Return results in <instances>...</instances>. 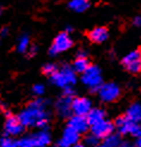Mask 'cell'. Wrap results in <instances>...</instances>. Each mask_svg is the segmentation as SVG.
Segmentation results:
<instances>
[{
    "mask_svg": "<svg viewBox=\"0 0 141 147\" xmlns=\"http://www.w3.org/2000/svg\"><path fill=\"white\" fill-rule=\"evenodd\" d=\"M79 136H80L79 133H77L74 129H72L71 127L67 126V128L63 130L60 140H59V147H71V146H73L74 144H77L79 141Z\"/></svg>",
    "mask_w": 141,
    "mask_h": 147,
    "instance_id": "obj_13",
    "label": "cell"
},
{
    "mask_svg": "<svg viewBox=\"0 0 141 147\" xmlns=\"http://www.w3.org/2000/svg\"><path fill=\"white\" fill-rule=\"evenodd\" d=\"M86 117H87V121L91 126L93 123H97L102 120H104L105 119V111L99 109V108H91V110L87 113Z\"/></svg>",
    "mask_w": 141,
    "mask_h": 147,
    "instance_id": "obj_17",
    "label": "cell"
},
{
    "mask_svg": "<svg viewBox=\"0 0 141 147\" xmlns=\"http://www.w3.org/2000/svg\"><path fill=\"white\" fill-rule=\"evenodd\" d=\"M118 147H133V144L128 140H123V141L121 140L120 144H118Z\"/></svg>",
    "mask_w": 141,
    "mask_h": 147,
    "instance_id": "obj_27",
    "label": "cell"
},
{
    "mask_svg": "<svg viewBox=\"0 0 141 147\" xmlns=\"http://www.w3.org/2000/svg\"><path fill=\"white\" fill-rule=\"evenodd\" d=\"M92 104L91 100L85 97H73L72 104H71V113L73 115H80L86 116L87 113L91 110Z\"/></svg>",
    "mask_w": 141,
    "mask_h": 147,
    "instance_id": "obj_10",
    "label": "cell"
},
{
    "mask_svg": "<svg viewBox=\"0 0 141 147\" xmlns=\"http://www.w3.org/2000/svg\"><path fill=\"white\" fill-rule=\"evenodd\" d=\"M49 144L50 134L47 130H40L31 135H26L17 142L18 147H47Z\"/></svg>",
    "mask_w": 141,
    "mask_h": 147,
    "instance_id": "obj_3",
    "label": "cell"
},
{
    "mask_svg": "<svg viewBox=\"0 0 141 147\" xmlns=\"http://www.w3.org/2000/svg\"><path fill=\"white\" fill-rule=\"evenodd\" d=\"M108 37H109V31L104 26L94 28L88 32V38L93 43H103L108 40Z\"/></svg>",
    "mask_w": 141,
    "mask_h": 147,
    "instance_id": "obj_14",
    "label": "cell"
},
{
    "mask_svg": "<svg viewBox=\"0 0 141 147\" xmlns=\"http://www.w3.org/2000/svg\"><path fill=\"white\" fill-rule=\"evenodd\" d=\"M90 66V62H88L87 56H77L76 61L73 62V69L74 72L78 73H83L85 69H87V67Z\"/></svg>",
    "mask_w": 141,
    "mask_h": 147,
    "instance_id": "obj_19",
    "label": "cell"
},
{
    "mask_svg": "<svg viewBox=\"0 0 141 147\" xmlns=\"http://www.w3.org/2000/svg\"><path fill=\"white\" fill-rule=\"evenodd\" d=\"M120 141H121L120 135L110 134V135H108V136L102 139V141L99 142V146L101 147H118Z\"/></svg>",
    "mask_w": 141,
    "mask_h": 147,
    "instance_id": "obj_20",
    "label": "cell"
},
{
    "mask_svg": "<svg viewBox=\"0 0 141 147\" xmlns=\"http://www.w3.org/2000/svg\"><path fill=\"white\" fill-rule=\"evenodd\" d=\"M125 116L135 123H141V103H133L127 109Z\"/></svg>",
    "mask_w": 141,
    "mask_h": 147,
    "instance_id": "obj_16",
    "label": "cell"
},
{
    "mask_svg": "<svg viewBox=\"0 0 141 147\" xmlns=\"http://www.w3.org/2000/svg\"><path fill=\"white\" fill-rule=\"evenodd\" d=\"M28 51H29V55H30V56H34V55L36 54V51H37V47H36V46H31V47H29Z\"/></svg>",
    "mask_w": 141,
    "mask_h": 147,
    "instance_id": "obj_29",
    "label": "cell"
},
{
    "mask_svg": "<svg viewBox=\"0 0 141 147\" xmlns=\"http://www.w3.org/2000/svg\"><path fill=\"white\" fill-rule=\"evenodd\" d=\"M50 80L54 85L65 89V87L73 86L77 83V76L72 67L63 66L61 68H57L56 72L50 76Z\"/></svg>",
    "mask_w": 141,
    "mask_h": 147,
    "instance_id": "obj_2",
    "label": "cell"
},
{
    "mask_svg": "<svg viewBox=\"0 0 141 147\" xmlns=\"http://www.w3.org/2000/svg\"><path fill=\"white\" fill-rule=\"evenodd\" d=\"M32 92L36 94V96H42L44 93V86L42 84H37L32 87Z\"/></svg>",
    "mask_w": 141,
    "mask_h": 147,
    "instance_id": "obj_25",
    "label": "cell"
},
{
    "mask_svg": "<svg viewBox=\"0 0 141 147\" xmlns=\"http://www.w3.org/2000/svg\"><path fill=\"white\" fill-rule=\"evenodd\" d=\"M140 127L141 126L139 123L130 121L127 116H120L115 122V128L120 131V134H124V135L134 136Z\"/></svg>",
    "mask_w": 141,
    "mask_h": 147,
    "instance_id": "obj_8",
    "label": "cell"
},
{
    "mask_svg": "<svg viewBox=\"0 0 141 147\" xmlns=\"http://www.w3.org/2000/svg\"><path fill=\"white\" fill-rule=\"evenodd\" d=\"M122 65L133 74L141 72V49H135L128 53L122 59Z\"/></svg>",
    "mask_w": 141,
    "mask_h": 147,
    "instance_id": "obj_6",
    "label": "cell"
},
{
    "mask_svg": "<svg viewBox=\"0 0 141 147\" xmlns=\"http://www.w3.org/2000/svg\"><path fill=\"white\" fill-rule=\"evenodd\" d=\"M90 127H91L92 134L96 135L98 139H101V140L103 138L113 134L114 130H115V126L113 124V122H110L107 119L102 120V121H99L97 123H93V124H91Z\"/></svg>",
    "mask_w": 141,
    "mask_h": 147,
    "instance_id": "obj_9",
    "label": "cell"
},
{
    "mask_svg": "<svg viewBox=\"0 0 141 147\" xmlns=\"http://www.w3.org/2000/svg\"><path fill=\"white\" fill-rule=\"evenodd\" d=\"M1 34H3V35H6V34H7V29H6V28H4L3 30H1Z\"/></svg>",
    "mask_w": 141,
    "mask_h": 147,
    "instance_id": "obj_31",
    "label": "cell"
},
{
    "mask_svg": "<svg viewBox=\"0 0 141 147\" xmlns=\"http://www.w3.org/2000/svg\"><path fill=\"white\" fill-rule=\"evenodd\" d=\"M0 147H18L17 141L13 140L12 136H5L0 139Z\"/></svg>",
    "mask_w": 141,
    "mask_h": 147,
    "instance_id": "obj_22",
    "label": "cell"
},
{
    "mask_svg": "<svg viewBox=\"0 0 141 147\" xmlns=\"http://www.w3.org/2000/svg\"><path fill=\"white\" fill-rule=\"evenodd\" d=\"M47 104L48 102L42 98H37L32 100L18 115V120L24 127L46 128L49 117V114L47 111Z\"/></svg>",
    "mask_w": 141,
    "mask_h": 147,
    "instance_id": "obj_1",
    "label": "cell"
},
{
    "mask_svg": "<svg viewBox=\"0 0 141 147\" xmlns=\"http://www.w3.org/2000/svg\"><path fill=\"white\" fill-rule=\"evenodd\" d=\"M99 142H101V139H98L96 135L91 134V135H88L86 139H85V144L87 147H97L99 146Z\"/></svg>",
    "mask_w": 141,
    "mask_h": 147,
    "instance_id": "obj_23",
    "label": "cell"
},
{
    "mask_svg": "<svg viewBox=\"0 0 141 147\" xmlns=\"http://www.w3.org/2000/svg\"><path fill=\"white\" fill-rule=\"evenodd\" d=\"M71 147H87V146H86V145H81V144H78V142H77V144H74V145L71 146Z\"/></svg>",
    "mask_w": 141,
    "mask_h": 147,
    "instance_id": "obj_30",
    "label": "cell"
},
{
    "mask_svg": "<svg viewBox=\"0 0 141 147\" xmlns=\"http://www.w3.org/2000/svg\"><path fill=\"white\" fill-rule=\"evenodd\" d=\"M56 69H57V67H56V66L54 65V63H47V65H44L43 66V73H44V74H46V76H51V74H53V73H55L56 72Z\"/></svg>",
    "mask_w": 141,
    "mask_h": 147,
    "instance_id": "obj_24",
    "label": "cell"
},
{
    "mask_svg": "<svg viewBox=\"0 0 141 147\" xmlns=\"http://www.w3.org/2000/svg\"><path fill=\"white\" fill-rule=\"evenodd\" d=\"M72 98L71 96H63L56 102V111L57 114L62 116V117H66L71 114V104H72Z\"/></svg>",
    "mask_w": 141,
    "mask_h": 147,
    "instance_id": "obj_15",
    "label": "cell"
},
{
    "mask_svg": "<svg viewBox=\"0 0 141 147\" xmlns=\"http://www.w3.org/2000/svg\"><path fill=\"white\" fill-rule=\"evenodd\" d=\"M68 7L72 11L84 12L90 7V0H71L68 3Z\"/></svg>",
    "mask_w": 141,
    "mask_h": 147,
    "instance_id": "obj_18",
    "label": "cell"
},
{
    "mask_svg": "<svg viewBox=\"0 0 141 147\" xmlns=\"http://www.w3.org/2000/svg\"><path fill=\"white\" fill-rule=\"evenodd\" d=\"M29 47H30V38H29V36L22 35L17 43V50L19 53H25V51H28Z\"/></svg>",
    "mask_w": 141,
    "mask_h": 147,
    "instance_id": "obj_21",
    "label": "cell"
},
{
    "mask_svg": "<svg viewBox=\"0 0 141 147\" xmlns=\"http://www.w3.org/2000/svg\"><path fill=\"white\" fill-rule=\"evenodd\" d=\"M81 80L83 83L88 86L92 91H97L99 86L103 84L102 83V73L101 69L97 66H88L87 69H85L81 73Z\"/></svg>",
    "mask_w": 141,
    "mask_h": 147,
    "instance_id": "obj_4",
    "label": "cell"
},
{
    "mask_svg": "<svg viewBox=\"0 0 141 147\" xmlns=\"http://www.w3.org/2000/svg\"><path fill=\"white\" fill-rule=\"evenodd\" d=\"M134 138H135L134 146H135V147H141V127L139 128V130H138L136 133H135Z\"/></svg>",
    "mask_w": 141,
    "mask_h": 147,
    "instance_id": "obj_26",
    "label": "cell"
},
{
    "mask_svg": "<svg viewBox=\"0 0 141 147\" xmlns=\"http://www.w3.org/2000/svg\"><path fill=\"white\" fill-rule=\"evenodd\" d=\"M0 13H1V6H0Z\"/></svg>",
    "mask_w": 141,
    "mask_h": 147,
    "instance_id": "obj_32",
    "label": "cell"
},
{
    "mask_svg": "<svg viewBox=\"0 0 141 147\" xmlns=\"http://www.w3.org/2000/svg\"><path fill=\"white\" fill-rule=\"evenodd\" d=\"M68 127L74 129L77 133L83 134V133H86V131L90 129V123H88L86 116L73 115L68 121Z\"/></svg>",
    "mask_w": 141,
    "mask_h": 147,
    "instance_id": "obj_12",
    "label": "cell"
},
{
    "mask_svg": "<svg viewBox=\"0 0 141 147\" xmlns=\"http://www.w3.org/2000/svg\"><path fill=\"white\" fill-rule=\"evenodd\" d=\"M24 126L20 123V121L18 120V117H14L9 115L7 119L5 121V133L9 136H18L23 133L24 130Z\"/></svg>",
    "mask_w": 141,
    "mask_h": 147,
    "instance_id": "obj_11",
    "label": "cell"
},
{
    "mask_svg": "<svg viewBox=\"0 0 141 147\" xmlns=\"http://www.w3.org/2000/svg\"><path fill=\"white\" fill-rule=\"evenodd\" d=\"M72 46H73V40L69 36V34L67 31L60 32L54 38L53 43H51L50 49H49V54L50 55L61 54V53H63V51L71 49Z\"/></svg>",
    "mask_w": 141,
    "mask_h": 147,
    "instance_id": "obj_5",
    "label": "cell"
},
{
    "mask_svg": "<svg viewBox=\"0 0 141 147\" xmlns=\"http://www.w3.org/2000/svg\"><path fill=\"white\" fill-rule=\"evenodd\" d=\"M98 96L103 102H114L116 100L121 94V89L117 84L114 83H108V84H102L99 89L97 90Z\"/></svg>",
    "mask_w": 141,
    "mask_h": 147,
    "instance_id": "obj_7",
    "label": "cell"
},
{
    "mask_svg": "<svg viewBox=\"0 0 141 147\" xmlns=\"http://www.w3.org/2000/svg\"><path fill=\"white\" fill-rule=\"evenodd\" d=\"M133 25L136 28H141V16H136L133 20Z\"/></svg>",
    "mask_w": 141,
    "mask_h": 147,
    "instance_id": "obj_28",
    "label": "cell"
}]
</instances>
